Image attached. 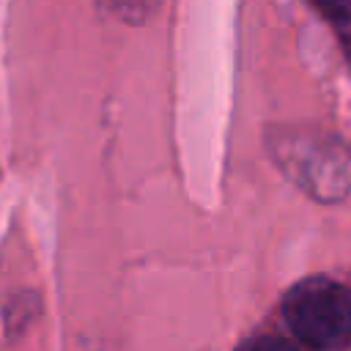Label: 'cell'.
I'll return each instance as SVG.
<instances>
[{"instance_id": "1", "label": "cell", "mask_w": 351, "mask_h": 351, "mask_svg": "<svg viewBox=\"0 0 351 351\" xmlns=\"http://www.w3.org/2000/svg\"><path fill=\"white\" fill-rule=\"evenodd\" d=\"M291 332L321 351L351 343V291L326 277H310L293 285L282 302Z\"/></svg>"}, {"instance_id": "2", "label": "cell", "mask_w": 351, "mask_h": 351, "mask_svg": "<svg viewBox=\"0 0 351 351\" xmlns=\"http://www.w3.org/2000/svg\"><path fill=\"white\" fill-rule=\"evenodd\" d=\"M296 178L318 197L329 200L351 186V156L335 140H318L299 148V165H293Z\"/></svg>"}, {"instance_id": "3", "label": "cell", "mask_w": 351, "mask_h": 351, "mask_svg": "<svg viewBox=\"0 0 351 351\" xmlns=\"http://www.w3.org/2000/svg\"><path fill=\"white\" fill-rule=\"evenodd\" d=\"M239 351H296L288 340L282 337H271V335H263V337H252L247 340L244 346H239Z\"/></svg>"}, {"instance_id": "4", "label": "cell", "mask_w": 351, "mask_h": 351, "mask_svg": "<svg viewBox=\"0 0 351 351\" xmlns=\"http://www.w3.org/2000/svg\"><path fill=\"white\" fill-rule=\"evenodd\" d=\"M346 49H348V58H351V30L346 33Z\"/></svg>"}]
</instances>
